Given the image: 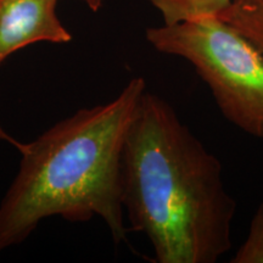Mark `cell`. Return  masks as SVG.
<instances>
[{
    "instance_id": "cell-1",
    "label": "cell",
    "mask_w": 263,
    "mask_h": 263,
    "mask_svg": "<svg viewBox=\"0 0 263 263\" xmlns=\"http://www.w3.org/2000/svg\"><path fill=\"white\" fill-rule=\"evenodd\" d=\"M122 205L159 263H216L232 248L236 201L222 164L159 95L144 91L122 154Z\"/></svg>"
},
{
    "instance_id": "cell-2",
    "label": "cell",
    "mask_w": 263,
    "mask_h": 263,
    "mask_svg": "<svg viewBox=\"0 0 263 263\" xmlns=\"http://www.w3.org/2000/svg\"><path fill=\"white\" fill-rule=\"evenodd\" d=\"M146 83L134 77L110 103L82 108L20 143L18 172L0 201V254L54 216L70 222L100 217L115 244L127 241L122 154Z\"/></svg>"
},
{
    "instance_id": "cell-3",
    "label": "cell",
    "mask_w": 263,
    "mask_h": 263,
    "mask_svg": "<svg viewBox=\"0 0 263 263\" xmlns=\"http://www.w3.org/2000/svg\"><path fill=\"white\" fill-rule=\"evenodd\" d=\"M162 54L185 59L209 85L223 116L263 140V54L217 16L146 29Z\"/></svg>"
},
{
    "instance_id": "cell-4",
    "label": "cell",
    "mask_w": 263,
    "mask_h": 263,
    "mask_svg": "<svg viewBox=\"0 0 263 263\" xmlns=\"http://www.w3.org/2000/svg\"><path fill=\"white\" fill-rule=\"evenodd\" d=\"M59 0H0V66L37 43L66 44L72 34L58 16Z\"/></svg>"
},
{
    "instance_id": "cell-5",
    "label": "cell",
    "mask_w": 263,
    "mask_h": 263,
    "mask_svg": "<svg viewBox=\"0 0 263 263\" xmlns=\"http://www.w3.org/2000/svg\"><path fill=\"white\" fill-rule=\"evenodd\" d=\"M217 17L263 54V0H230Z\"/></svg>"
},
{
    "instance_id": "cell-6",
    "label": "cell",
    "mask_w": 263,
    "mask_h": 263,
    "mask_svg": "<svg viewBox=\"0 0 263 263\" xmlns=\"http://www.w3.org/2000/svg\"><path fill=\"white\" fill-rule=\"evenodd\" d=\"M162 16L163 25L218 16L230 0H149Z\"/></svg>"
},
{
    "instance_id": "cell-7",
    "label": "cell",
    "mask_w": 263,
    "mask_h": 263,
    "mask_svg": "<svg viewBox=\"0 0 263 263\" xmlns=\"http://www.w3.org/2000/svg\"><path fill=\"white\" fill-rule=\"evenodd\" d=\"M230 262L263 263V202L252 217L248 238Z\"/></svg>"
},
{
    "instance_id": "cell-8",
    "label": "cell",
    "mask_w": 263,
    "mask_h": 263,
    "mask_svg": "<svg viewBox=\"0 0 263 263\" xmlns=\"http://www.w3.org/2000/svg\"><path fill=\"white\" fill-rule=\"evenodd\" d=\"M0 140H4V141H8V143L11 144V145H14L15 147L18 145L20 141H17L16 139H14L10 134L6 132L4 128L2 127V124H0Z\"/></svg>"
},
{
    "instance_id": "cell-9",
    "label": "cell",
    "mask_w": 263,
    "mask_h": 263,
    "mask_svg": "<svg viewBox=\"0 0 263 263\" xmlns=\"http://www.w3.org/2000/svg\"><path fill=\"white\" fill-rule=\"evenodd\" d=\"M81 2H83L84 4L91 10V11L98 12L99 10L101 9V6H103L104 0H81Z\"/></svg>"
}]
</instances>
